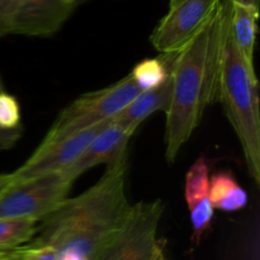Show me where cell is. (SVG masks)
Returning <instances> with one entry per match:
<instances>
[{"mask_svg":"<svg viewBox=\"0 0 260 260\" xmlns=\"http://www.w3.org/2000/svg\"><path fill=\"white\" fill-rule=\"evenodd\" d=\"M128 156L107 169L101 179L79 196L66 198L38 222L28 246H51L58 256L75 254L91 260L121 230L131 213L126 179Z\"/></svg>","mask_w":260,"mask_h":260,"instance_id":"1","label":"cell"},{"mask_svg":"<svg viewBox=\"0 0 260 260\" xmlns=\"http://www.w3.org/2000/svg\"><path fill=\"white\" fill-rule=\"evenodd\" d=\"M231 28V2L221 0L206 27L173 53V96L165 123V157L173 164L200 126L206 109L217 101L223 55Z\"/></svg>","mask_w":260,"mask_h":260,"instance_id":"2","label":"cell"},{"mask_svg":"<svg viewBox=\"0 0 260 260\" xmlns=\"http://www.w3.org/2000/svg\"><path fill=\"white\" fill-rule=\"evenodd\" d=\"M217 101L243 149L249 175L260 184V113L258 80L254 69L241 57L230 36L221 70Z\"/></svg>","mask_w":260,"mask_h":260,"instance_id":"3","label":"cell"},{"mask_svg":"<svg viewBox=\"0 0 260 260\" xmlns=\"http://www.w3.org/2000/svg\"><path fill=\"white\" fill-rule=\"evenodd\" d=\"M140 93L141 90L128 74L107 88L81 94L58 113L42 142L55 141L86 127L111 121Z\"/></svg>","mask_w":260,"mask_h":260,"instance_id":"4","label":"cell"},{"mask_svg":"<svg viewBox=\"0 0 260 260\" xmlns=\"http://www.w3.org/2000/svg\"><path fill=\"white\" fill-rule=\"evenodd\" d=\"M74 184L63 173L15 180L0 196V218H30L40 222L66 198Z\"/></svg>","mask_w":260,"mask_h":260,"instance_id":"5","label":"cell"},{"mask_svg":"<svg viewBox=\"0 0 260 260\" xmlns=\"http://www.w3.org/2000/svg\"><path fill=\"white\" fill-rule=\"evenodd\" d=\"M162 212L164 205L160 200L132 205L121 230L91 260H151Z\"/></svg>","mask_w":260,"mask_h":260,"instance_id":"6","label":"cell"},{"mask_svg":"<svg viewBox=\"0 0 260 260\" xmlns=\"http://www.w3.org/2000/svg\"><path fill=\"white\" fill-rule=\"evenodd\" d=\"M220 4L221 0H170L150 42L160 53L179 52L212 19Z\"/></svg>","mask_w":260,"mask_h":260,"instance_id":"7","label":"cell"},{"mask_svg":"<svg viewBox=\"0 0 260 260\" xmlns=\"http://www.w3.org/2000/svg\"><path fill=\"white\" fill-rule=\"evenodd\" d=\"M108 122L86 127L80 131L60 137L55 141L41 142L35 152L13 172L15 180H25L52 173H62L76 161L93 137Z\"/></svg>","mask_w":260,"mask_h":260,"instance_id":"8","label":"cell"},{"mask_svg":"<svg viewBox=\"0 0 260 260\" xmlns=\"http://www.w3.org/2000/svg\"><path fill=\"white\" fill-rule=\"evenodd\" d=\"M75 9L70 0H22L13 18L10 35L52 37Z\"/></svg>","mask_w":260,"mask_h":260,"instance_id":"9","label":"cell"},{"mask_svg":"<svg viewBox=\"0 0 260 260\" xmlns=\"http://www.w3.org/2000/svg\"><path fill=\"white\" fill-rule=\"evenodd\" d=\"M131 137L132 135L126 128L112 119L93 137L76 161L62 173L75 182L81 174L96 165H111L127 157Z\"/></svg>","mask_w":260,"mask_h":260,"instance_id":"10","label":"cell"},{"mask_svg":"<svg viewBox=\"0 0 260 260\" xmlns=\"http://www.w3.org/2000/svg\"><path fill=\"white\" fill-rule=\"evenodd\" d=\"M184 196L193 228L192 241L198 245L211 226L215 211L210 201V167L203 156L196 160L185 174Z\"/></svg>","mask_w":260,"mask_h":260,"instance_id":"11","label":"cell"},{"mask_svg":"<svg viewBox=\"0 0 260 260\" xmlns=\"http://www.w3.org/2000/svg\"><path fill=\"white\" fill-rule=\"evenodd\" d=\"M173 57V56H172ZM172 63V61H170ZM173 96V76L172 68L167 81L157 88L151 90L141 91L121 113L114 117V121L118 122L123 128L131 135L136 132L140 124L155 112L161 111L167 113L170 108Z\"/></svg>","mask_w":260,"mask_h":260,"instance_id":"12","label":"cell"},{"mask_svg":"<svg viewBox=\"0 0 260 260\" xmlns=\"http://www.w3.org/2000/svg\"><path fill=\"white\" fill-rule=\"evenodd\" d=\"M231 2V38L248 66L254 69V46L259 8Z\"/></svg>","mask_w":260,"mask_h":260,"instance_id":"13","label":"cell"},{"mask_svg":"<svg viewBox=\"0 0 260 260\" xmlns=\"http://www.w3.org/2000/svg\"><path fill=\"white\" fill-rule=\"evenodd\" d=\"M210 201L213 210L236 212L248 205V193L231 172H220L210 177Z\"/></svg>","mask_w":260,"mask_h":260,"instance_id":"14","label":"cell"},{"mask_svg":"<svg viewBox=\"0 0 260 260\" xmlns=\"http://www.w3.org/2000/svg\"><path fill=\"white\" fill-rule=\"evenodd\" d=\"M173 53H161L155 58H145L129 73L140 90H151L167 81L170 74V61Z\"/></svg>","mask_w":260,"mask_h":260,"instance_id":"15","label":"cell"},{"mask_svg":"<svg viewBox=\"0 0 260 260\" xmlns=\"http://www.w3.org/2000/svg\"><path fill=\"white\" fill-rule=\"evenodd\" d=\"M38 221L30 218H0V251H12L30 243L37 234Z\"/></svg>","mask_w":260,"mask_h":260,"instance_id":"16","label":"cell"},{"mask_svg":"<svg viewBox=\"0 0 260 260\" xmlns=\"http://www.w3.org/2000/svg\"><path fill=\"white\" fill-rule=\"evenodd\" d=\"M0 129L23 134L19 103L5 89L0 91Z\"/></svg>","mask_w":260,"mask_h":260,"instance_id":"17","label":"cell"},{"mask_svg":"<svg viewBox=\"0 0 260 260\" xmlns=\"http://www.w3.org/2000/svg\"><path fill=\"white\" fill-rule=\"evenodd\" d=\"M22 0H0V40L10 35L13 18Z\"/></svg>","mask_w":260,"mask_h":260,"instance_id":"18","label":"cell"},{"mask_svg":"<svg viewBox=\"0 0 260 260\" xmlns=\"http://www.w3.org/2000/svg\"><path fill=\"white\" fill-rule=\"evenodd\" d=\"M22 260H60L57 251L51 246H24Z\"/></svg>","mask_w":260,"mask_h":260,"instance_id":"19","label":"cell"},{"mask_svg":"<svg viewBox=\"0 0 260 260\" xmlns=\"http://www.w3.org/2000/svg\"><path fill=\"white\" fill-rule=\"evenodd\" d=\"M2 90H4V85H3L2 76H0V91ZM22 135L23 134H20V132H7L0 129V151L13 149L19 141Z\"/></svg>","mask_w":260,"mask_h":260,"instance_id":"20","label":"cell"},{"mask_svg":"<svg viewBox=\"0 0 260 260\" xmlns=\"http://www.w3.org/2000/svg\"><path fill=\"white\" fill-rule=\"evenodd\" d=\"M15 182L14 174L12 173H8V174H0V196L5 192L8 187H9L12 183Z\"/></svg>","mask_w":260,"mask_h":260,"instance_id":"21","label":"cell"},{"mask_svg":"<svg viewBox=\"0 0 260 260\" xmlns=\"http://www.w3.org/2000/svg\"><path fill=\"white\" fill-rule=\"evenodd\" d=\"M151 260H165V254H164V243L160 240H157L156 245H155L154 251H152Z\"/></svg>","mask_w":260,"mask_h":260,"instance_id":"22","label":"cell"},{"mask_svg":"<svg viewBox=\"0 0 260 260\" xmlns=\"http://www.w3.org/2000/svg\"><path fill=\"white\" fill-rule=\"evenodd\" d=\"M23 251H24V246H22V248H19L18 250H15L14 253L12 254V255L7 256V258L2 259V260H22V254Z\"/></svg>","mask_w":260,"mask_h":260,"instance_id":"23","label":"cell"},{"mask_svg":"<svg viewBox=\"0 0 260 260\" xmlns=\"http://www.w3.org/2000/svg\"><path fill=\"white\" fill-rule=\"evenodd\" d=\"M233 2L239 3V4L253 5V7H258V2H259V0H233Z\"/></svg>","mask_w":260,"mask_h":260,"instance_id":"24","label":"cell"},{"mask_svg":"<svg viewBox=\"0 0 260 260\" xmlns=\"http://www.w3.org/2000/svg\"><path fill=\"white\" fill-rule=\"evenodd\" d=\"M17 250H18V249H17ZM14 251L15 250H12V251H0V260L7 258V256H9V255H12V254L14 253Z\"/></svg>","mask_w":260,"mask_h":260,"instance_id":"25","label":"cell"},{"mask_svg":"<svg viewBox=\"0 0 260 260\" xmlns=\"http://www.w3.org/2000/svg\"><path fill=\"white\" fill-rule=\"evenodd\" d=\"M70 2L73 3V4L75 5V7H79V5H81V4H83V3L88 2V0H70Z\"/></svg>","mask_w":260,"mask_h":260,"instance_id":"26","label":"cell"}]
</instances>
